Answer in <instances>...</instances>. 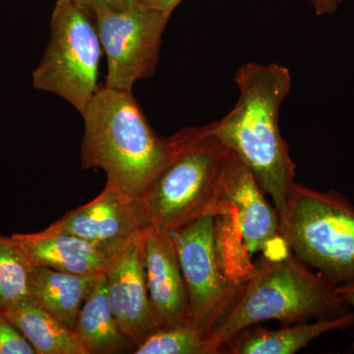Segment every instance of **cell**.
I'll use <instances>...</instances> for the list:
<instances>
[{"label": "cell", "instance_id": "obj_1", "mask_svg": "<svg viewBox=\"0 0 354 354\" xmlns=\"http://www.w3.org/2000/svg\"><path fill=\"white\" fill-rule=\"evenodd\" d=\"M235 81L239 101L209 127L248 167L281 216L295 183V165L279 124V109L291 90L290 70L276 64L251 62L239 68Z\"/></svg>", "mask_w": 354, "mask_h": 354}, {"label": "cell", "instance_id": "obj_2", "mask_svg": "<svg viewBox=\"0 0 354 354\" xmlns=\"http://www.w3.org/2000/svg\"><path fill=\"white\" fill-rule=\"evenodd\" d=\"M82 116V169H102L139 201L169 162V138L156 134L132 91L100 88Z\"/></svg>", "mask_w": 354, "mask_h": 354}, {"label": "cell", "instance_id": "obj_3", "mask_svg": "<svg viewBox=\"0 0 354 354\" xmlns=\"http://www.w3.org/2000/svg\"><path fill=\"white\" fill-rule=\"evenodd\" d=\"M335 286L293 253L279 260L261 258L209 335V354L221 353L242 330L266 321L300 323L346 313L349 307Z\"/></svg>", "mask_w": 354, "mask_h": 354}, {"label": "cell", "instance_id": "obj_4", "mask_svg": "<svg viewBox=\"0 0 354 354\" xmlns=\"http://www.w3.org/2000/svg\"><path fill=\"white\" fill-rule=\"evenodd\" d=\"M266 196L248 167L230 151L205 214L214 218L223 271L236 286L252 272L256 256L279 260L292 254L281 234L278 212Z\"/></svg>", "mask_w": 354, "mask_h": 354}, {"label": "cell", "instance_id": "obj_5", "mask_svg": "<svg viewBox=\"0 0 354 354\" xmlns=\"http://www.w3.org/2000/svg\"><path fill=\"white\" fill-rule=\"evenodd\" d=\"M169 140V162L138 202L149 227L174 230L206 213L230 150L209 124Z\"/></svg>", "mask_w": 354, "mask_h": 354}, {"label": "cell", "instance_id": "obj_6", "mask_svg": "<svg viewBox=\"0 0 354 354\" xmlns=\"http://www.w3.org/2000/svg\"><path fill=\"white\" fill-rule=\"evenodd\" d=\"M279 218L295 257L335 286L354 281V206L341 193L295 183Z\"/></svg>", "mask_w": 354, "mask_h": 354}, {"label": "cell", "instance_id": "obj_7", "mask_svg": "<svg viewBox=\"0 0 354 354\" xmlns=\"http://www.w3.org/2000/svg\"><path fill=\"white\" fill-rule=\"evenodd\" d=\"M102 46L95 19L72 0H57L50 38L32 85L69 102L81 114L99 90Z\"/></svg>", "mask_w": 354, "mask_h": 354}, {"label": "cell", "instance_id": "obj_8", "mask_svg": "<svg viewBox=\"0 0 354 354\" xmlns=\"http://www.w3.org/2000/svg\"><path fill=\"white\" fill-rule=\"evenodd\" d=\"M171 232L187 290L191 323L209 337L234 304L239 286L221 268L213 216L205 214Z\"/></svg>", "mask_w": 354, "mask_h": 354}, {"label": "cell", "instance_id": "obj_9", "mask_svg": "<svg viewBox=\"0 0 354 354\" xmlns=\"http://www.w3.org/2000/svg\"><path fill=\"white\" fill-rule=\"evenodd\" d=\"M171 16L143 3L121 11L95 13L94 19L108 60L106 87L132 91L140 79L152 76Z\"/></svg>", "mask_w": 354, "mask_h": 354}, {"label": "cell", "instance_id": "obj_10", "mask_svg": "<svg viewBox=\"0 0 354 354\" xmlns=\"http://www.w3.org/2000/svg\"><path fill=\"white\" fill-rule=\"evenodd\" d=\"M143 232L121 247L104 271L109 306L134 348L158 329L144 271Z\"/></svg>", "mask_w": 354, "mask_h": 354}, {"label": "cell", "instance_id": "obj_11", "mask_svg": "<svg viewBox=\"0 0 354 354\" xmlns=\"http://www.w3.org/2000/svg\"><path fill=\"white\" fill-rule=\"evenodd\" d=\"M50 227L97 243L122 246L149 225L139 202L106 181L99 196L67 212Z\"/></svg>", "mask_w": 354, "mask_h": 354}, {"label": "cell", "instance_id": "obj_12", "mask_svg": "<svg viewBox=\"0 0 354 354\" xmlns=\"http://www.w3.org/2000/svg\"><path fill=\"white\" fill-rule=\"evenodd\" d=\"M142 247L147 288L158 329L191 323L187 290L171 230L147 227Z\"/></svg>", "mask_w": 354, "mask_h": 354}, {"label": "cell", "instance_id": "obj_13", "mask_svg": "<svg viewBox=\"0 0 354 354\" xmlns=\"http://www.w3.org/2000/svg\"><path fill=\"white\" fill-rule=\"evenodd\" d=\"M11 239L32 265L82 276L104 272L123 246L97 243L50 227L35 234H14Z\"/></svg>", "mask_w": 354, "mask_h": 354}, {"label": "cell", "instance_id": "obj_14", "mask_svg": "<svg viewBox=\"0 0 354 354\" xmlns=\"http://www.w3.org/2000/svg\"><path fill=\"white\" fill-rule=\"evenodd\" d=\"M353 326L354 313L349 311L337 317L318 319L314 323L300 322L279 330H268L256 325L239 333L225 348L232 354H293L321 335Z\"/></svg>", "mask_w": 354, "mask_h": 354}, {"label": "cell", "instance_id": "obj_15", "mask_svg": "<svg viewBox=\"0 0 354 354\" xmlns=\"http://www.w3.org/2000/svg\"><path fill=\"white\" fill-rule=\"evenodd\" d=\"M101 274L82 276L34 265L29 297L73 330L84 301Z\"/></svg>", "mask_w": 354, "mask_h": 354}, {"label": "cell", "instance_id": "obj_16", "mask_svg": "<svg viewBox=\"0 0 354 354\" xmlns=\"http://www.w3.org/2000/svg\"><path fill=\"white\" fill-rule=\"evenodd\" d=\"M4 315L24 335L37 354H88L73 330L32 298L11 305Z\"/></svg>", "mask_w": 354, "mask_h": 354}, {"label": "cell", "instance_id": "obj_17", "mask_svg": "<svg viewBox=\"0 0 354 354\" xmlns=\"http://www.w3.org/2000/svg\"><path fill=\"white\" fill-rule=\"evenodd\" d=\"M73 332L88 354L116 353L133 346L121 332L109 306L104 272L84 301Z\"/></svg>", "mask_w": 354, "mask_h": 354}, {"label": "cell", "instance_id": "obj_18", "mask_svg": "<svg viewBox=\"0 0 354 354\" xmlns=\"http://www.w3.org/2000/svg\"><path fill=\"white\" fill-rule=\"evenodd\" d=\"M34 265L10 237L0 234V313L29 297L30 277Z\"/></svg>", "mask_w": 354, "mask_h": 354}, {"label": "cell", "instance_id": "obj_19", "mask_svg": "<svg viewBox=\"0 0 354 354\" xmlns=\"http://www.w3.org/2000/svg\"><path fill=\"white\" fill-rule=\"evenodd\" d=\"M135 354H209L208 337L192 323L158 328L134 348Z\"/></svg>", "mask_w": 354, "mask_h": 354}, {"label": "cell", "instance_id": "obj_20", "mask_svg": "<svg viewBox=\"0 0 354 354\" xmlns=\"http://www.w3.org/2000/svg\"><path fill=\"white\" fill-rule=\"evenodd\" d=\"M0 354H37L20 330L0 313Z\"/></svg>", "mask_w": 354, "mask_h": 354}, {"label": "cell", "instance_id": "obj_21", "mask_svg": "<svg viewBox=\"0 0 354 354\" xmlns=\"http://www.w3.org/2000/svg\"><path fill=\"white\" fill-rule=\"evenodd\" d=\"M93 18L102 11H121L139 3L140 0H72Z\"/></svg>", "mask_w": 354, "mask_h": 354}, {"label": "cell", "instance_id": "obj_22", "mask_svg": "<svg viewBox=\"0 0 354 354\" xmlns=\"http://www.w3.org/2000/svg\"><path fill=\"white\" fill-rule=\"evenodd\" d=\"M183 1V0H140V3L145 4L151 8L157 9L167 15L171 16L174 9Z\"/></svg>", "mask_w": 354, "mask_h": 354}, {"label": "cell", "instance_id": "obj_23", "mask_svg": "<svg viewBox=\"0 0 354 354\" xmlns=\"http://www.w3.org/2000/svg\"><path fill=\"white\" fill-rule=\"evenodd\" d=\"M309 1L315 8L318 15H324V14L335 12L342 0H309Z\"/></svg>", "mask_w": 354, "mask_h": 354}, {"label": "cell", "instance_id": "obj_24", "mask_svg": "<svg viewBox=\"0 0 354 354\" xmlns=\"http://www.w3.org/2000/svg\"><path fill=\"white\" fill-rule=\"evenodd\" d=\"M335 290L342 301L348 305L349 308L353 309L354 313V281L335 286Z\"/></svg>", "mask_w": 354, "mask_h": 354}]
</instances>
